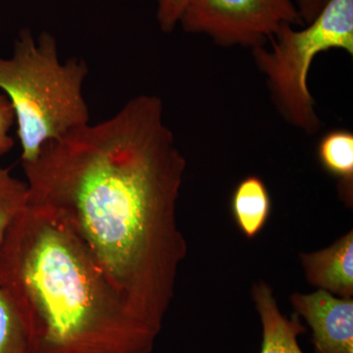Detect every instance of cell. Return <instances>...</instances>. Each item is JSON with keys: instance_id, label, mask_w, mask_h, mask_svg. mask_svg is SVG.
<instances>
[{"instance_id": "8", "label": "cell", "mask_w": 353, "mask_h": 353, "mask_svg": "<svg viewBox=\"0 0 353 353\" xmlns=\"http://www.w3.org/2000/svg\"><path fill=\"white\" fill-rule=\"evenodd\" d=\"M252 297L262 325L259 353H304L299 345V334L306 332L299 315L287 318L282 314L267 283L253 284Z\"/></svg>"}, {"instance_id": "10", "label": "cell", "mask_w": 353, "mask_h": 353, "mask_svg": "<svg viewBox=\"0 0 353 353\" xmlns=\"http://www.w3.org/2000/svg\"><path fill=\"white\" fill-rule=\"evenodd\" d=\"M318 157L323 168L338 179L341 196L352 203L353 134L334 130L325 134L318 145Z\"/></svg>"}, {"instance_id": "3", "label": "cell", "mask_w": 353, "mask_h": 353, "mask_svg": "<svg viewBox=\"0 0 353 353\" xmlns=\"http://www.w3.org/2000/svg\"><path fill=\"white\" fill-rule=\"evenodd\" d=\"M88 67L80 58L61 61L50 32L38 39L22 30L9 58L0 57V92L12 108L22 163L34 159L51 141L90 123L83 97Z\"/></svg>"}, {"instance_id": "2", "label": "cell", "mask_w": 353, "mask_h": 353, "mask_svg": "<svg viewBox=\"0 0 353 353\" xmlns=\"http://www.w3.org/2000/svg\"><path fill=\"white\" fill-rule=\"evenodd\" d=\"M0 280L32 353H152L158 338L60 221L26 206L0 248Z\"/></svg>"}, {"instance_id": "7", "label": "cell", "mask_w": 353, "mask_h": 353, "mask_svg": "<svg viewBox=\"0 0 353 353\" xmlns=\"http://www.w3.org/2000/svg\"><path fill=\"white\" fill-rule=\"evenodd\" d=\"M309 284L341 297L353 294V232L325 250L301 253Z\"/></svg>"}, {"instance_id": "1", "label": "cell", "mask_w": 353, "mask_h": 353, "mask_svg": "<svg viewBox=\"0 0 353 353\" xmlns=\"http://www.w3.org/2000/svg\"><path fill=\"white\" fill-rule=\"evenodd\" d=\"M185 167L163 102L150 94L46 143L23 163L28 203L73 233L157 336L188 253L176 218Z\"/></svg>"}, {"instance_id": "9", "label": "cell", "mask_w": 353, "mask_h": 353, "mask_svg": "<svg viewBox=\"0 0 353 353\" xmlns=\"http://www.w3.org/2000/svg\"><path fill=\"white\" fill-rule=\"evenodd\" d=\"M272 201L268 190L257 176H246L236 185L231 199L232 215L246 238L261 232L271 214Z\"/></svg>"}, {"instance_id": "13", "label": "cell", "mask_w": 353, "mask_h": 353, "mask_svg": "<svg viewBox=\"0 0 353 353\" xmlns=\"http://www.w3.org/2000/svg\"><path fill=\"white\" fill-rule=\"evenodd\" d=\"M189 0H157V21L162 32H172L182 19Z\"/></svg>"}, {"instance_id": "14", "label": "cell", "mask_w": 353, "mask_h": 353, "mask_svg": "<svg viewBox=\"0 0 353 353\" xmlns=\"http://www.w3.org/2000/svg\"><path fill=\"white\" fill-rule=\"evenodd\" d=\"M15 125V117L10 102L0 92V157L7 154L14 146L10 132Z\"/></svg>"}, {"instance_id": "11", "label": "cell", "mask_w": 353, "mask_h": 353, "mask_svg": "<svg viewBox=\"0 0 353 353\" xmlns=\"http://www.w3.org/2000/svg\"><path fill=\"white\" fill-rule=\"evenodd\" d=\"M0 353H32L31 334L20 309L0 280Z\"/></svg>"}, {"instance_id": "5", "label": "cell", "mask_w": 353, "mask_h": 353, "mask_svg": "<svg viewBox=\"0 0 353 353\" xmlns=\"http://www.w3.org/2000/svg\"><path fill=\"white\" fill-rule=\"evenodd\" d=\"M183 29L223 46H262L284 24H303L292 0H189Z\"/></svg>"}, {"instance_id": "4", "label": "cell", "mask_w": 353, "mask_h": 353, "mask_svg": "<svg viewBox=\"0 0 353 353\" xmlns=\"http://www.w3.org/2000/svg\"><path fill=\"white\" fill-rule=\"evenodd\" d=\"M271 51L253 48L257 66L268 78L279 110L294 126L313 134L320 123L307 78L319 53L343 50L353 54V0H328L308 27L294 31L284 24L270 39Z\"/></svg>"}, {"instance_id": "15", "label": "cell", "mask_w": 353, "mask_h": 353, "mask_svg": "<svg viewBox=\"0 0 353 353\" xmlns=\"http://www.w3.org/2000/svg\"><path fill=\"white\" fill-rule=\"evenodd\" d=\"M299 16L303 24H309L317 17L328 0H297Z\"/></svg>"}, {"instance_id": "12", "label": "cell", "mask_w": 353, "mask_h": 353, "mask_svg": "<svg viewBox=\"0 0 353 353\" xmlns=\"http://www.w3.org/2000/svg\"><path fill=\"white\" fill-rule=\"evenodd\" d=\"M29 202L27 183L0 166V248L14 221Z\"/></svg>"}, {"instance_id": "6", "label": "cell", "mask_w": 353, "mask_h": 353, "mask_svg": "<svg viewBox=\"0 0 353 353\" xmlns=\"http://www.w3.org/2000/svg\"><path fill=\"white\" fill-rule=\"evenodd\" d=\"M292 307L312 332L317 353H353V299L334 296L319 289L310 294H294Z\"/></svg>"}]
</instances>
